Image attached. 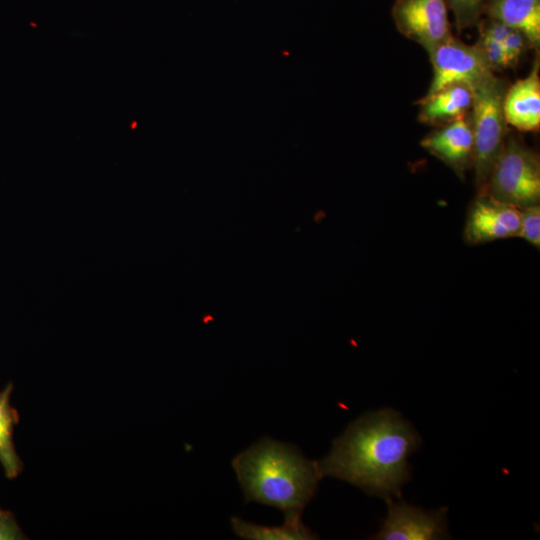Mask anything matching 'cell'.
I'll list each match as a JSON object with an SVG mask.
<instances>
[{"mask_svg":"<svg viewBox=\"0 0 540 540\" xmlns=\"http://www.w3.org/2000/svg\"><path fill=\"white\" fill-rule=\"evenodd\" d=\"M12 391L13 384L8 383L0 392V464L9 479L16 478L23 469L13 441V430L19 417L10 403Z\"/></svg>","mask_w":540,"mask_h":540,"instance_id":"4fadbf2b","label":"cell"},{"mask_svg":"<svg viewBox=\"0 0 540 540\" xmlns=\"http://www.w3.org/2000/svg\"><path fill=\"white\" fill-rule=\"evenodd\" d=\"M388 513L375 540H442L450 538L447 508L425 510L404 500H387Z\"/></svg>","mask_w":540,"mask_h":540,"instance_id":"ba28073f","label":"cell"},{"mask_svg":"<svg viewBox=\"0 0 540 540\" xmlns=\"http://www.w3.org/2000/svg\"><path fill=\"white\" fill-rule=\"evenodd\" d=\"M422 439L400 412L370 411L348 425L317 462L321 475L346 481L370 496L392 499L411 477L409 456Z\"/></svg>","mask_w":540,"mask_h":540,"instance_id":"6da1fadb","label":"cell"},{"mask_svg":"<svg viewBox=\"0 0 540 540\" xmlns=\"http://www.w3.org/2000/svg\"><path fill=\"white\" fill-rule=\"evenodd\" d=\"M521 210L520 229L518 237L532 246L540 247V205H532Z\"/></svg>","mask_w":540,"mask_h":540,"instance_id":"2e32d148","label":"cell"},{"mask_svg":"<svg viewBox=\"0 0 540 540\" xmlns=\"http://www.w3.org/2000/svg\"><path fill=\"white\" fill-rule=\"evenodd\" d=\"M527 45L529 43L523 33L516 29L510 32L502 42L508 67L514 66L518 62Z\"/></svg>","mask_w":540,"mask_h":540,"instance_id":"ac0fdd59","label":"cell"},{"mask_svg":"<svg viewBox=\"0 0 540 540\" xmlns=\"http://www.w3.org/2000/svg\"><path fill=\"white\" fill-rule=\"evenodd\" d=\"M480 28L481 34L486 35L487 37L500 43H502L513 30V28L509 27L508 25L491 18Z\"/></svg>","mask_w":540,"mask_h":540,"instance_id":"ffe728a7","label":"cell"},{"mask_svg":"<svg viewBox=\"0 0 540 540\" xmlns=\"http://www.w3.org/2000/svg\"><path fill=\"white\" fill-rule=\"evenodd\" d=\"M231 527L240 538L247 540H312L318 536L302 520L284 519L281 526H265L231 517Z\"/></svg>","mask_w":540,"mask_h":540,"instance_id":"5bb4252c","label":"cell"},{"mask_svg":"<svg viewBox=\"0 0 540 540\" xmlns=\"http://www.w3.org/2000/svg\"><path fill=\"white\" fill-rule=\"evenodd\" d=\"M231 466L246 503L273 506L288 520H302L323 478L316 461L297 447L269 437L236 455Z\"/></svg>","mask_w":540,"mask_h":540,"instance_id":"7a4b0ae2","label":"cell"},{"mask_svg":"<svg viewBox=\"0 0 540 540\" xmlns=\"http://www.w3.org/2000/svg\"><path fill=\"white\" fill-rule=\"evenodd\" d=\"M392 16L398 31L427 53L452 36L446 0H396Z\"/></svg>","mask_w":540,"mask_h":540,"instance_id":"8992f818","label":"cell"},{"mask_svg":"<svg viewBox=\"0 0 540 540\" xmlns=\"http://www.w3.org/2000/svg\"><path fill=\"white\" fill-rule=\"evenodd\" d=\"M27 536L22 531L14 515L10 511H0V540H25Z\"/></svg>","mask_w":540,"mask_h":540,"instance_id":"d6986e66","label":"cell"},{"mask_svg":"<svg viewBox=\"0 0 540 540\" xmlns=\"http://www.w3.org/2000/svg\"><path fill=\"white\" fill-rule=\"evenodd\" d=\"M476 45L492 71L508 67L502 43L480 33Z\"/></svg>","mask_w":540,"mask_h":540,"instance_id":"e0dca14e","label":"cell"},{"mask_svg":"<svg viewBox=\"0 0 540 540\" xmlns=\"http://www.w3.org/2000/svg\"><path fill=\"white\" fill-rule=\"evenodd\" d=\"M491 19L524 34L529 46L540 45V0H490L484 6Z\"/></svg>","mask_w":540,"mask_h":540,"instance_id":"7c38bea8","label":"cell"},{"mask_svg":"<svg viewBox=\"0 0 540 540\" xmlns=\"http://www.w3.org/2000/svg\"><path fill=\"white\" fill-rule=\"evenodd\" d=\"M470 122L473 132V164L477 194L485 193L492 169L506 141L503 101L505 84L493 73L471 88Z\"/></svg>","mask_w":540,"mask_h":540,"instance_id":"3957f363","label":"cell"},{"mask_svg":"<svg viewBox=\"0 0 540 540\" xmlns=\"http://www.w3.org/2000/svg\"><path fill=\"white\" fill-rule=\"evenodd\" d=\"M521 210L519 207L479 193L469 206L463 239L475 246L500 239L518 237Z\"/></svg>","mask_w":540,"mask_h":540,"instance_id":"52a82bcc","label":"cell"},{"mask_svg":"<svg viewBox=\"0 0 540 540\" xmlns=\"http://www.w3.org/2000/svg\"><path fill=\"white\" fill-rule=\"evenodd\" d=\"M468 115L448 122L426 135L421 146L461 179L473 164V132Z\"/></svg>","mask_w":540,"mask_h":540,"instance_id":"9c48e42d","label":"cell"},{"mask_svg":"<svg viewBox=\"0 0 540 540\" xmlns=\"http://www.w3.org/2000/svg\"><path fill=\"white\" fill-rule=\"evenodd\" d=\"M0 511H1V509H0Z\"/></svg>","mask_w":540,"mask_h":540,"instance_id":"44dd1931","label":"cell"},{"mask_svg":"<svg viewBox=\"0 0 540 540\" xmlns=\"http://www.w3.org/2000/svg\"><path fill=\"white\" fill-rule=\"evenodd\" d=\"M428 54L433 78L426 95L453 84L471 88L493 73L476 44L468 45L453 35Z\"/></svg>","mask_w":540,"mask_h":540,"instance_id":"5b68a950","label":"cell"},{"mask_svg":"<svg viewBox=\"0 0 540 540\" xmlns=\"http://www.w3.org/2000/svg\"><path fill=\"white\" fill-rule=\"evenodd\" d=\"M506 123L524 132L537 131L540 126L539 63L523 79L506 89L503 101Z\"/></svg>","mask_w":540,"mask_h":540,"instance_id":"30bf717a","label":"cell"},{"mask_svg":"<svg viewBox=\"0 0 540 540\" xmlns=\"http://www.w3.org/2000/svg\"><path fill=\"white\" fill-rule=\"evenodd\" d=\"M484 0H446L452 9L457 28L463 30L478 22Z\"/></svg>","mask_w":540,"mask_h":540,"instance_id":"9a60e30c","label":"cell"},{"mask_svg":"<svg viewBox=\"0 0 540 540\" xmlns=\"http://www.w3.org/2000/svg\"><path fill=\"white\" fill-rule=\"evenodd\" d=\"M418 104L421 105L419 121L429 125L446 124L468 114L472 93L465 84H453L426 95Z\"/></svg>","mask_w":540,"mask_h":540,"instance_id":"8fae6325","label":"cell"},{"mask_svg":"<svg viewBox=\"0 0 540 540\" xmlns=\"http://www.w3.org/2000/svg\"><path fill=\"white\" fill-rule=\"evenodd\" d=\"M1 392V391H0Z\"/></svg>","mask_w":540,"mask_h":540,"instance_id":"7402d4cb","label":"cell"},{"mask_svg":"<svg viewBox=\"0 0 540 540\" xmlns=\"http://www.w3.org/2000/svg\"><path fill=\"white\" fill-rule=\"evenodd\" d=\"M519 208L540 202L538 154L514 137L506 138L485 193Z\"/></svg>","mask_w":540,"mask_h":540,"instance_id":"277c9868","label":"cell"}]
</instances>
